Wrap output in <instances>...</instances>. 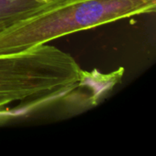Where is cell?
<instances>
[{"label": "cell", "mask_w": 156, "mask_h": 156, "mask_svg": "<svg viewBox=\"0 0 156 156\" xmlns=\"http://www.w3.org/2000/svg\"><path fill=\"white\" fill-rule=\"evenodd\" d=\"M80 88L97 90V71L80 69L69 53L48 44L0 56V121L55 104Z\"/></svg>", "instance_id": "cell-1"}, {"label": "cell", "mask_w": 156, "mask_h": 156, "mask_svg": "<svg viewBox=\"0 0 156 156\" xmlns=\"http://www.w3.org/2000/svg\"><path fill=\"white\" fill-rule=\"evenodd\" d=\"M156 0H66L0 33V56L19 53L66 35L155 11Z\"/></svg>", "instance_id": "cell-2"}, {"label": "cell", "mask_w": 156, "mask_h": 156, "mask_svg": "<svg viewBox=\"0 0 156 156\" xmlns=\"http://www.w3.org/2000/svg\"><path fill=\"white\" fill-rule=\"evenodd\" d=\"M66 0H0V33Z\"/></svg>", "instance_id": "cell-3"}]
</instances>
